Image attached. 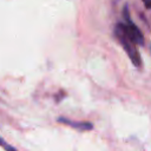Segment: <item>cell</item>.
Segmentation results:
<instances>
[{
	"mask_svg": "<svg viewBox=\"0 0 151 151\" xmlns=\"http://www.w3.org/2000/svg\"><path fill=\"white\" fill-rule=\"evenodd\" d=\"M0 144L2 145V147H4V149H5L6 151H17V150H15V149H14L13 146H11V145H8V144H7L6 142H4V140H2L1 138H0Z\"/></svg>",
	"mask_w": 151,
	"mask_h": 151,
	"instance_id": "277c9868",
	"label": "cell"
},
{
	"mask_svg": "<svg viewBox=\"0 0 151 151\" xmlns=\"http://www.w3.org/2000/svg\"><path fill=\"white\" fill-rule=\"evenodd\" d=\"M58 122L63 123V124H66V125H70L71 127L78 129V130H91L92 129V124L87 123V122H73V120H68L64 117H59Z\"/></svg>",
	"mask_w": 151,
	"mask_h": 151,
	"instance_id": "3957f363",
	"label": "cell"
},
{
	"mask_svg": "<svg viewBox=\"0 0 151 151\" xmlns=\"http://www.w3.org/2000/svg\"><path fill=\"white\" fill-rule=\"evenodd\" d=\"M114 34L117 37V39L119 40L120 45L123 46V48L125 50V52L127 53L129 58L131 59V61L133 63L134 66H140V55L137 51V45L125 34L124 28H123V24L119 22L114 27Z\"/></svg>",
	"mask_w": 151,
	"mask_h": 151,
	"instance_id": "6da1fadb",
	"label": "cell"
},
{
	"mask_svg": "<svg viewBox=\"0 0 151 151\" xmlns=\"http://www.w3.org/2000/svg\"><path fill=\"white\" fill-rule=\"evenodd\" d=\"M123 14H124V19H125V24H123V28L125 34L136 44V45H144V37L140 32V29L133 24V21L130 18L129 14V6L125 5L124 9H123Z\"/></svg>",
	"mask_w": 151,
	"mask_h": 151,
	"instance_id": "7a4b0ae2",
	"label": "cell"
},
{
	"mask_svg": "<svg viewBox=\"0 0 151 151\" xmlns=\"http://www.w3.org/2000/svg\"><path fill=\"white\" fill-rule=\"evenodd\" d=\"M146 8H151V0H143Z\"/></svg>",
	"mask_w": 151,
	"mask_h": 151,
	"instance_id": "5b68a950",
	"label": "cell"
}]
</instances>
